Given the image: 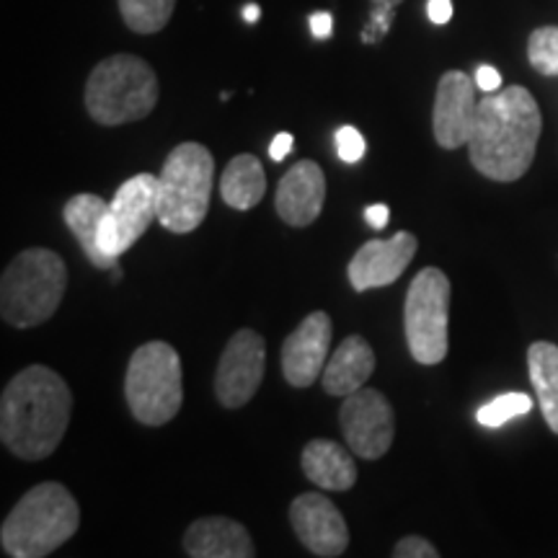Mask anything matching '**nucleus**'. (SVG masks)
Listing matches in <instances>:
<instances>
[{
    "label": "nucleus",
    "instance_id": "f257e3e1",
    "mask_svg": "<svg viewBox=\"0 0 558 558\" xmlns=\"http://www.w3.org/2000/svg\"><path fill=\"white\" fill-rule=\"evenodd\" d=\"M543 130L541 107L522 86L486 94L478 101L469 140L471 163L492 181H518L535 160Z\"/></svg>",
    "mask_w": 558,
    "mask_h": 558
},
{
    "label": "nucleus",
    "instance_id": "f03ea898",
    "mask_svg": "<svg viewBox=\"0 0 558 558\" xmlns=\"http://www.w3.org/2000/svg\"><path fill=\"white\" fill-rule=\"evenodd\" d=\"M70 411L73 396L54 369H21L0 399V439L21 460L50 458L65 437Z\"/></svg>",
    "mask_w": 558,
    "mask_h": 558
},
{
    "label": "nucleus",
    "instance_id": "7ed1b4c3",
    "mask_svg": "<svg viewBox=\"0 0 558 558\" xmlns=\"http://www.w3.org/2000/svg\"><path fill=\"white\" fill-rule=\"evenodd\" d=\"M81 507L62 484L45 481L21 497L0 527L3 550L13 558H41L73 538Z\"/></svg>",
    "mask_w": 558,
    "mask_h": 558
},
{
    "label": "nucleus",
    "instance_id": "20e7f679",
    "mask_svg": "<svg viewBox=\"0 0 558 558\" xmlns=\"http://www.w3.org/2000/svg\"><path fill=\"white\" fill-rule=\"evenodd\" d=\"M68 290V267L50 248H26L0 279V313L5 324L32 329L60 308Z\"/></svg>",
    "mask_w": 558,
    "mask_h": 558
},
{
    "label": "nucleus",
    "instance_id": "39448f33",
    "mask_svg": "<svg viewBox=\"0 0 558 558\" xmlns=\"http://www.w3.org/2000/svg\"><path fill=\"white\" fill-rule=\"evenodd\" d=\"M158 104L156 70L137 54H111L90 70L86 109L104 128L145 120Z\"/></svg>",
    "mask_w": 558,
    "mask_h": 558
},
{
    "label": "nucleus",
    "instance_id": "423d86ee",
    "mask_svg": "<svg viewBox=\"0 0 558 558\" xmlns=\"http://www.w3.org/2000/svg\"><path fill=\"white\" fill-rule=\"evenodd\" d=\"M215 158L205 145L181 143L158 173V222L171 233H192L207 218Z\"/></svg>",
    "mask_w": 558,
    "mask_h": 558
},
{
    "label": "nucleus",
    "instance_id": "0eeeda50",
    "mask_svg": "<svg viewBox=\"0 0 558 558\" xmlns=\"http://www.w3.org/2000/svg\"><path fill=\"white\" fill-rule=\"evenodd\" d=\"M124 396L132 416L145 427H163L179 414L184 401L181 360L166 341H148L130 357Z\"/></svg>",
    "mask_w": 558,
    "mask_h": 558
},
{
    "label": "nucleus",
    "instance_id": "6e6552de",
    "mask_svg": "<svg viewBox=\"0 0 558 558\" xmlns=\"http://www.w3.org/2000/svg\"><path fill=\"white\" fill-rule=\"evenodd\" d=\"M450 279L442 269L427 267L411 279L403 308L409 352L418 365H439L448 357Z\"/></svg>",
    "mask_w": 558,
    "mask_h": 558
},
{
    "label": "nucleus",
    "instance_id": "1a4fd4ad",
    "mask_svg": "<svg viewBox=\"0 0 558 558\" xmlns=\"http://www.w3.org/2000/svg\"><path fill=\"white\" fill-rule=\"evenodd\" d=\"M153 220H158V177L137 173L124 181L109 202V213L99 228V248L111 259H120L143 239Z\"/></svg>",
    "mask_w": 558,
    "mask_h": 558
},
{
    "label": "nucleus",
    "instance_id": "9d476101",
    "mask_svg": "<svg viewBox=\"0 0 558 558\" xmlns=\"http://www.w3.org/2000/svg\"><path fill=\"white\" fill-rule=\"evenodd\" d=\"M339 422L349 450L362 460H378L393 445L396 414L380 390L360 388L344 396Z\"/></svg>",
    "mask_w": 558,
    "mask_h": 558
},
{
    "label": "nucleus",
    "instance_id": "9b49d317",
    "mask_svg": "<svg viewBox=\"0 0 558 558\" xmlns=\"http://www.w3.org/2000/svg\"><path fill=\"white\" fill-rule=\"evenodd\" d=\"M267 367V341L254 329L233 333L222 349L215 375V393L226 409H241L254 399Z\"/></svg>",
    "mask_w": 558,
    "mask_h": 558
},
{
    "label": "nucleus",
    "instance_id": "f8f14e48",
    "mask_svg": "<svg viewBox=\"0 0 558 558\" xmlns=\"http://www.w3.org/2000/svg\"><path fill=\"white\" fill-rule=\"evenodd\" d=\"M476 109V86L463 70H450L439 78L435 111H432V130L439 148L456 150L469 145Z\"/></svg>",
    "mask_w": 558,
    "mask_h": 558
},
{
    "label": "nucleus",
    "instance_id": "ddd939ff",
    "mask_svg": "<svg viewBox=\"0 0 558 558\" xmlns=\"http://www.w3.org/2000/svg\"><path fill=\"white\" fill-rule=\"evenodd\" d=\"M333 326L329 313L316 311L300 320L282 344V373L292 388H308L324 375L329 362Z\"/></svg>",
    "mask_w": 558,
    "mask_h": 558
},
{
    "label": "nucleus",
    "instance_id": "4468645a",
    "mask_svg": "<svg viewBox=\"0 0 558 558\" xmlns=\"http://www.w3.org/2000/svg\"><path fill=\"white\" fill-rule=\"evenodd\" d=\"M290 522L295 535L311 554L337 558L349 546V527L339 507L324 494L308 492L290 505Z\"/></svg>",
    "mask_w": 558,
    "mask_h": 558
},
{
    "label": "nucleus",
    "instance_id": "2eb2a0df",
    "mask_svg": "<svg viewBox=\"0 0 558 558\" xmlns=\"http://www.w3.org/2000/svg\"><path fill=\"white\" fill-rule=\"evenodd\" d=\"M418 241L414 233L401 230L393 239L367 241L357 254L352 256L347 267L349 284L357 292L373 288H388L409 269L411 259L416 256Z\"/></svg>",
    "mask_w": 558,
    "mask_h": 558
},
{
    "label": "nucleus",
    "instance_id": "dca6fc26",
    "mask_svg": "<svg viewBox=\"0 0 558 558\" xmlns=\"http://www.w3.org/2000/svg\"><path fill=\"white\" fill-rule=\"evenodd\" d=\"M326 202V177L318 163L313 160H300L279 179L275 207L277 215L292 228H305L324 209Z\"/></svg>",
    "mask_w": 558,
    "mask_h": 558
},
{
    "label": "nucleus",
    "instance_id": "f3484780",
    "mask_svg": "<svg viewBox=\"0 0 558 558\" xmlns=\"http://www.w3.org/2000/svg\"><path fill=\"white\" fill-rule=\"evenodd\" d=\"M184 550L192 558H254L248 530L228 518H202L184 533Z\"/></svg>",
    "mask_w": 558,
    "mask_h": 558
},
{
    "label": "nucleus",
    "instance_id": "a211bd4d",
    "mask_svg": "<svg viewBox=\"0 0 558 558\" xmlns=\"http://www.w3.org/2000/svg\"><path fill=\"white\" fill-rule=\"evenodd\" d=\"M375 369V352L373 347L367 344L362 337H347L337 347V352L331 354L329 362H326L324 375H320V383H324V390L329 396H349L354 390L365 388Z\"/></svg>",
    "mask_w": 558,
    "mask_h": 558
},
{
    "label": "nucleus",
    "instance_id": "6ab92c4d",
    "mask_svg": "<svg viewBox=\"0 0 558 558\" xmlns=\"http://www.w3.org/2000/svg\"><path fill=\"white\" fill-rule=\"evenodd\" d=\"M300 465H303L305 476L326 492H349L357 484L354 458L333 439H311L305 445Z\"/></svg>",
    "mask_w": 558,
    "mask_h": 558
},
{
    "label": "nucleus",
    "instance_id": "aec40b11",
    "mask_svg": "<svg viewBox=\"0 0 558 558\" xmlns=\"http://www.w3.org/2000/svg\"><path fill=\"white\" fill-rule=\"evenodd\" d=\"M109 213V202H104L96 194H75L68 199L65 205V222L73 230V235L78 239L83 254L88 256V262L99 269H114L117 259L104 254L99 248V228L104 218Z\"/></svg>",
    "mask_w": 558,
    "mask_h": 558
},
{
    "label": "nucleus",
    "instance_id": "412c9836",
    "mask_svg": "<svg viewBox=\"0 0 558 558\" xmlns=\"http://www.w3.org/2000/svg\"><path fill=\"white\" fill-rule=\"evenodd\" d=\"M267 177H264L262 160L251 153H241L226 166L220 177L222 202L233 209H251L264 199Z\"/></svg>",
    "mask_w": 558,
    "mask_h": 558
},
{
    "label": "nucleus",
    "instance_id": "4be33fe9",
    "mask_svg": "<svg viewBox=\"0 0 558 558\" xmlns=\"http://www.w3.org/2000/svg\"><path fill=\"white\" fill-rule=\"evenodd\" d=\"M527 373L538 396L543 418L558 435V347L550 341H535L527 349Z\"/></svg>",
    "mask_w": 558,
    "mask_h": 558
},
{
    "label": "nucleus",
    "instance_id": "5701e85b",
    "mask_svg": "<svg viewBox=\"0 0 558 558\" xmlns=\"http://www.w3.org/2000/svg\"><path fill=\"white\" fill-rule=\"evenodd\" d=\"M177 0H120V13L130 32L156 34L169 24Z\"/></svg>",
    "mask_w": 558,
    "mask_h": 558
},
{
    "label": "nucleus",
    "instance_id": "b1692460",
    "mask_svg": "<svg viewBox=\"0 0 558 558\" xmlns=\"http://www.w3.org/2000/svg\"><path fill=\"white\" fill-rule=\"evenodd\" d=\"M527 58L543 75H558V26H541L530 34Z\"/></svg>",
    "mask_w": 558,
    "mask_h": 558
},
{
    "label": "nucleus",
    "instance_id": "393cba45",
    "mask_svg": "<svg viewBox=\"0 0 558 558\" xmlns=\"http://www.w3.org/2000/svg\"><path fill=\"white\" fill-rule=\"evenodd\" d=\"M530 409H533L530 396L505 393V396H497L492 403H484V407L478 409L476 418H478L481 427H501V424H507L509 418L527 414Z\"/></svg>",
    "mask_w": 558,
    "mask_h": 558
},
{
    "label": "nucleus",
    "instance_id": "a878e982",
    "mask_svg": "<svg viewBox=\"0 0 558 558\" xmlns=\"http://www.w3.org/2000/svg\"><path fill=\"white\" fill-rule=\"evenodd\" d=\"M393 9L396 5H375L373 13H369L367 26L362 29V41L365 45H375V41H380L390 32V24H393L396 16Z\"/></svg>",
    "mask_w": 558,
    "mask_h": 558
},
{
    "label": "nucleus",
    "instance_id": "bb28decb",
    "mask_svg": "<svg viewBox=\"0 0 558 558\" xmlns=\"http://www.w3.org/2000/svg\"><path fill=\"white\" fill-rule=\"evenodd\" d=\"M337 148H339V158L344 160V163H357V160H362V156H365L367 150V143L365 137L360 135V130L354 128H341L337 132Z\"/></svg>",
    "mask_w": 558,
    "mask_h": 558
},
{
    "label": "nucleus",
    "instance_id": "cd10ccee",
    "mask_svg": "<svg viewBox=\"0 0 558 558\" xmlns=\"http://www.w3.org/2000/svg\"><path fill=\"white\" fill-rule=\"evenodd\" d=\"M393 556L396 558H437L439 550L432 546L429 541L418 538V535H409V538L396 543Z\"/></svg>",
    "mask_w": 558,
    "mask_h": 558
},
{
    "label": "nucleus",
    "instance_id": "c85d7f7f",
    "mask_svg": "<svg viewBox=\"0 0 558 558\" xmlns=\"http://www.w3.org/2000/svg\"><path fill=\"white\" fill-rule=\"evenodd\" d=\"M308 24H311V34L316 39H329L333 34V19H331V13H326V11L313 13V16L308 19Z\"/></svg>",
    "mask_w": 558,
    "mask_h": 558
},
{
    "label": "nucleus",
    "instance_id": "c756f323",
    "mask_svg": "<svg viewBox=\"0 0 558 558\" xmlns=\"http://www.w3.org/2000/svg\"><path fill=\"white\" fill-rule=\"evenodd\" d=\"M476 86L484 90V94H494V90L501 88V75L497 68L492 65H481L476 73Z\"/></svg>",
    "mask_w": 558,
    "mask_h": 558
},
{
    "label": "nucleus",
    "instance_id": "7c9ffc66",
    "mask_svg": "<svg viewBox=\"0 0 558 558\" xmlns=\"http://www.w3.org/2000/svg\"><path fill=\"white\" fill-rule=\"evenodd\" d=\"M427 16H429L432 24L445 26L452 19V0H429Z\"/></svg>",
    "mask_w": 558,
    "mask_h": 558
},
{
    "label": "nucleus",
    "instance_id": "2f4dec72",
    "mask_svg": "<svg viewBox=\"0 0 558 558\" xmlns=\"http://www.w3.org/2000/svg\"><path fill=\"white\" fill-rule=\"evenodd\" d=\"M292 143H295V140H292V135L290 132H279V135L271 140V145H269V158L271 160H284L288 158V153L292 150Z\"/></svg>",
    "mask_w": 558,
    "mask_h": 558
},
{
    "label": "nucleus",
    "instance_id": "473e14b6",
    "mask_svg": "<svg viewBox=\"0 0 558 558\" xmlns=\"http://www.w3.org/2000/svg\"><path fill=\"white\" fill-rule=\"evenodd\" d=\"M365 218L369 222V228L383 230V228L388 226V220H390V209H388V205H369L365 209Z\"/></svg>",
    "mask_w": 558,
    "mask_h": 558
},
{
    "label": "nucleus",
    "instance_id": "72a5a7b5",
    "mask_svg": "<svg viewBox=\"0 0 558 558\" xmlns=\"http://www.w3.org/2000/svg\"><path fill=\"white\" fill-rule=\"evenodd\" d=\"M243 19H246L248 24H254V21L262 19V9L256 3H248L246 9H243Z\"/></svg>",
    "mask_w": 558,
    "mask_h": 558
},
{
    "label": "nucleus",
    "instance_id": "f704fd0d",
    "mask_svg": "<svg viewBox=\"0 0 558 558\" xmlns=\"http://www.w3.org/2000/svg\"><path fill=\"white\" fill-rule=\"evenodd\" d=\"M403 0H373V5H399Z\"/></svg>",
    "mask_w": 558,
    "mask_h": 558
}]
</instances>
